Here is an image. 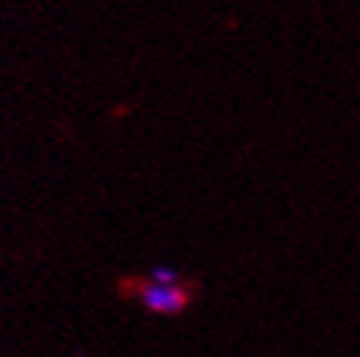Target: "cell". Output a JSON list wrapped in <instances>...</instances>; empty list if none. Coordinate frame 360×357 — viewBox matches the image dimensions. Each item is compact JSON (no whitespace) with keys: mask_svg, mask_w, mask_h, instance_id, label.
I'll return each mask as SVG.
<instances>
[{"mask_svg":"<svg viewBox=\"0 0 360 357\" xmlns=\"http://www.w3.org/2000/svg\"><path fill=\"white\" fill-rule=\"evenodd\" d=\"M117 296L135 301L153 316H182L200 299V284L188 275L176 284H158L147 273H126L117 278Z\"/></svg>","mask_w":360,"mask_h":357,"instance_id":"obj_1","label":"cell"},{"mask_svg":"<svg viewBox=\"0 0 360 357\" xmlns=\"http://www.w3.org/2000/svg\"><path fill=\"white\" fill-rule=\"evenodd\" d=\"M153 281H158V284H176V281H182L185 275L176 270V266H167V264H155L153 270L147 273Z\"/></svg>","mask_w":360,"mask_h":357,"instance_id":"obj_2","label":"cell"}]
</instances>
